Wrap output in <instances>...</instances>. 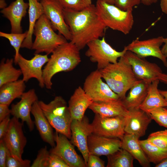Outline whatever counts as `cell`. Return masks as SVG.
Masks as SVG:
<instances>
[{"label": "cell", "mask_w": 167, "mask_h": 167, "mask_svg": "<svg viewBox=\"0 0 167 167\" xmlns=\"http://www.w3.org/2000/svg\"><path fill=\"white\" fill-rule=\"evenodd\" d=\"M50 152L46 146L38 151L36 158L31 165V167H48V162Z\"/></svg>", "instance_id": "obj_36"}, {"label": "cell", "mask_w": 167, "mask_h": 167, "mask_svg": "<svg viewBox=\"0 0 167 167\" xmlns=\"http://www.w3.org/2000/svg\"><path fill=\"white\" fill-rule=\"evenodd\" d=\"M23 127V123L13 117L11 119L7 129L2 139L12 156L21 160H23L22 155L27 142Z\"/></svg>", "instance_id": "obj_10"}, {"label": "cell", "mask_w": 167, "mask_h": 167, "mask_svg": "<svg viewBox=\"0 0 167 167\" xmlns=\"http://www.w3.org/2000/svg\"><path fill=\"white\" fill-rule=\"evenodd\" d=\"M10 116L0 122V139H2L7 129L11 120Z\"/></svg>", "instance_id": "obj_42"}, {"label": "cell", "mask_w": 167, "mask_h": 167, "mask_svg": "<svg viewBox=\"0 0 167 167\" xmlns=\"http://www.w3.org/2000/svg\"><path fill=\"white\" fill-rule=\"evenodd\" d=\"M38 101L33 104L31 111L34 118L35 124L43 140L54 147L55 144L52 127L40 107Z\"/></svg>", "instance_id": "obj_23"}, {"label": "cell", "mask_w": 167, "mask_h": 167, "mask_svg": "<svg viewBox=\"0 0 167 167\" xmlns=\"http://www.w3.org/2000/svg\"><path fill=\"white\" fill-rule=\"evenodd\" d=\"M88 48L85 55L90 61L97 63V69L100 70L106 67L110 63H115L118 59L124 55L126 49L118 51L107 43L104 36L101 39H97L92 41L87 45Z\"/></svg>", "instance_id": "obj_7"}, {"label": "cell", "mask_w": 167, "mask_h": 167, "mask_svg": "<svg viewBox=\"0 0 167 167\" xmlns=\"http://www.w3.org/2000/svg\"><path fill=\"white\" fill-rule=\"evenodd\" d=\"M71 142L77 147L83 157L87 166L89 153L88 146V136L92 133L91 124L84 116L80 121L73 120L71 126Z\"/></svg>", "instance_id": "obj_16"}, {"label": "cell", "mask_w": 167, "mask_h": 167, "mask_svg": "<svg viewBox=\"0 0 167 167\" xmlns=\"http://www.w3.org/2000/svg\"><path fill=\"white\" fill-rule=\"evenodd\" d=\"M38 103L52 127L56 132L71 139L73 120L65 99L57 96L49 103L42 101H38Z\"/></svg>", "instance_id": "obj_4"}, {"label": "cell", "mask_w": 167, "mask_h": 167, "mask_svg": "<svg viewBox=\"0 0 167 167\" xmlns=\"http://www.w3.org/2000/svg\"><path fill=\"white\" fill-rule=\"evenodd\" d=\"M141 3V0H115L114 5L122 10L127 11L133 10L134 7Z\"/></svg>", "instance_id": "obj_38"}, {"label": "cell", "mask_w": 167, "mask_h": 167, "mask_svg": "<svg viewBox=\"0 0 167 167\" xmlns=\"http://www.w3.org/2000/svg\"><path fill=\"white\" fill-rule=\"evenodd\" d=\"M48 167H69L67 163L57 155L50 153Z\"/></svg>", "instance_id": "obj_39"}, {"label": "cell", "mask_w": 167, "mask_h": 167, "mask_svg": "<svg viewBox=\"0 0 167 167\" xmlns=\"http://www.w3.org/2000/svg\"><path fill=\"white\" fill-rule=\"evenodd\" d=\"M102 79L99 70L97 69L92 72L85 79L83 88L93 102L120 99Z\"/></svg>", "instance_id": "obj_8"}, {"label": "cell", "mask_w": 167, "mask_h": 167, "mask_svg": "<svg viewBox=\"0 0 167 167\" xmlns=\"http://www.w3.org/2000/svg\"><path fill=\"white\" fill-rule=\"evenodd\" d=\"M56 145L49 151L63 160L69 167H85L84 160L76 152L74 145L65 135L57 132L54 133Z\"/></svg>", "instance_id": "obj_13"}, {"label": "cell", "mask_w": 167, "mask_h": 167, "mask_svg": "<svg viewBox=\"0 0 167 167\" xmlns=\"http://www.w3.org/2000/svg\"><path fill=\"white\" fill-rule=\"evenodd\" d=\"M63 10L71 35L70 41L80 50L91 41L104 36L107 28L101 20L94 5L80 11Z\"/></svg>", "instance_id": "obj_1"}, {"label": "cell", "mask_w": 167, "mask_h": 167, "mask_svg": "<svg viewBox=\"0 0 167 167\" xmlns=\"http://www.w3.org/2000/svg\"><path fill=\"white\" fill-rule=\"evenodd\" d=\"M14 59L5 58L2 59L0 64V87L8 83L18 80L22 75L19 69L14 67Z\"/></svg>", "instance_id": "obj_29"}, {"label": "cell", "mask_w": 167, "mask_h": 167, "mask_svg": "<svg viewBox=\"0 0 167 167\" xmlns=\"http://www.w3.org/2000/svg\"><path fill=\"white\" fill-rule=\"evenodd\" d=\"M158 79L160 81L167 84V74L162 73L159 75Z\"/></svg>", "instance_id": "obj_46"}, {"label": "cell", "mask_w": 167, "mask_h": 167, "mask_svg": "<svg viewBox=\"0 0 167 167\" xmlns=\"http://www.w3.org/2000/svg\"><path fill=\"white\" fill-rule=\"evenodd\" d=\"M40 1L44 14L49 20L54 30L58 31L67 40L71 41V35L65 19L63 8L55 0Z\"/></svg>", "instance_id": "obj_15"}, {"label": "cell", "mask_w": 167, "mask_h": 167, "mask_svg": "<svg viewBox=\"0 0 167 167\" xmlns=\"http://www.w3.org/2000/svg\"><path fill=\"white\" fill-rule=\"evenodd\" d=\"M160 6L162 11L167 15V0H160Z\"/></svg>", "instance_id": "obj_44"}, {"label": "cell", "mask_w": 167, "mask_h": 167, "mask_svg": "<svg viewBox=\"0 0 167 167\" xmlns=\"http://www.w3.org/2000/svg\"><path fill=\"white\" fill-rule=\"evenodd\" d=\"M48 54L41 55L34 54V56L30 60H28L20 54L17 61L18 64L23 75V80L28 82L31 79H36L41 88L45 87L43 77V66L49 61Z\"/></svg>", "instance_id": "obj_12"}, {"label": "cell", "mask_w": 167, "mask_h": 167, "mask_svg": "<svg viewBox=\"0 0 167 167\" xmlns=\"http://www.w3.org/2000/svg\"><path fill=\"white\" fill-rule=\"evenodd\" d=\"M157 1L158 0H141V2L144 5L149 6L156 3Z\"/></svg>", "instance_id": "obj_47"}, {"label": "cell", "mask_w": 167, "mask_h": 167, "mask_svg": "<svg viewBox=\"0 0 167 167\" xmlns=\"http://www.w3.org/2000/svg\"><path fill=\"white\" fill-rule=\"evenodd\" d=\"M38 0L39 1H40V0Z\"/></svg>", "instance_id": "obj_52"}, {"label": "cell", "mask_w": 167, "mask_h": 167, "mask_svg": "<svg viewBox=\"0 0 167 167\" xmlns=\"http://www.w3.org/2000/svg\"><path fill=\"white\" fill-rule=\"evenodd\" d=\"M139 142L150 162L157 165L167 158V149L157 147L147 139L139 140Z\"/></svg>", "instance_id": "obj_30"}, {"label": "cell", "mask_w": 167, "mask_h": 167, "mask_svg": "<svg viewBox=\"0 0 167 167\" xmlns=\"http://www.w3.org/2000/svg\"><path fill=\"white\" fill-rule=\"evenodd\" d=\"M28 7V3L25 2L24 0H15L1 10L0 12L10 22L11 33H22L21 22Z\"/></svg>", "instance_id": "obj_20"}, {"label": "cell", "mask_w": 167, "mask_h": 167, "mask_svg": "<svg viewBox=\"0 0 167 167\" xmlns=\"http://www.w3.org/2000/svg\"><path fill=\"white\" fill-rule=\"evenodd\" d=\"M145 112L159 125L167 128V109L158 107Z\"/></svg>", "instance_id": "obj_34"}, {"label": "cell", "mask_w": 167, "mask_h": 167, "mask_svg": "<svg viewBox=\"0 0 167 167\" xmlns=\"http://www.w3.org/2000/svg\"><path fill=\"white\" fill-rule=\"evenodd\" d=\"M122 141L117 138L108 137L91 134L88 137L89 154L108 156L121 148Z\"/></svg>", "instance_id": "obj_18"}, {"label": "cell", "mask_w": 167, "mask_h": 167, "mask_svg": "<svg viewBox=\"0 0 167 167\" xmlns=\"http://www.w3.org/2000/svg\"><path fill=\"white\" fill-rule=\"evenodd\" d=\"M125 55L135 76L139 80L151 83L158 79V76L162 73L161 68L157 64L150 62L131 52L126 51Z\"/></svg>", "instance_id": "obj_14"}, {"label": "cell", "mask_w": 167, "mask_h": 167, "mask_svg": "<svg viewBox=\"0 0 167 167\" xmlns=\"http://www.w3.org/2000/svg\"><path fill=\"white\" fill-rule=\"evenodd\" d=\"M35 38L32 48L35 54H49L59 46L67 42L62 35L56 33L50 22L43 14L36 22L33 32Z\"/></svg>", "instance_id": "obj_6"}, {"label": "cell", "mask_w": 167, "mask_h": 167, "mask_svg": "<svg viewBox=\"0 0 167 167\" xmlns=\"http://www.w3.org/2000/svg\"><path fill=\"white\" fill-rule=\"evenodd\" d=\"M155 167H167V158L156 165Z\"/></svg>", "instance_id": "obj_48"}, {"label": "cell", "mask_w": 167, "mask_h": 167, "mask_svg": "<svg viewBox=\"0 0 167 167\" xmlns=\"http://www.w3.org/2000/svg\"><path fill=\"white\" fill-rule=\"evenodd\" d=\"M147 139L162 149H167V129L151 133Z\"/></svg>", "instance_id": "obj_35"}, {"label": "cell", "mask_w": 167, "mask_h": 167, "mask_svg": "<svg viewBox=\"0 0 167 167\" xmlns=\"http://www.w3.org/2000/svg\"><path fill=\"white\" fill-rule=\"evenodd\" d=\"M79 51L70 41L55 49L43 69V77L46 88L51 89L52 79L55 74L60 72L71 71L80 63L81 58Z\"/></svg>", "instance_id": "obj_2"}, {"label": "cell", "mask_w": 167, "mask_h": 167, "mask_svg": "<svg viewBox=\"0 0 167 167\" xmlns=\"http://www.w3.org/2000/svg\"><path fill=\"white\" fill-rule=\"evenodd\" d=\"M159 91L161 94L164 97L166 101H167V91L159 90Z\"/></svg>", "instance_id": "obj_50"}, {"label": "cell", "mask_w": 167, "mask_h": 167, "mask_svg": "<svg viewBox=\"0 0 167 167\" xmlns=\"http://www.w3.org/2000/svg\"><path fill=\"white\" fill-rule=\"evenodd\" d=\"M28 31L24 33H6L2 32H0V36L7 39L11 45L13 47L15 51V54L14 58V63L17 64L18 58L20 53L19 49L23 42L26 38Z\"/></svg>", "instance_id": "obj_32"}, {"label": "cell", "mask_w": 167, "mask_h": 167, "mask_svg": "<svg viewBox=\"0 0 167 167\" xmlns=\"http://www.w3.org/2000/svg\"><path fill=\"white\" fill-rule=\"evenodd\" d=\"M164 44L161 49V52L163 55L166 58H167V37L164 38Z\"/></svg>", "instance_id": "obj_45"}, {"label": "cell", "mask_w": 167, "mask_h": 167, "mask_svg": "<svg viewBox=\"0 0 167 167\" xmlns=\"http://www.w3.org/2000/svg\"><path fill=\"white\" fill-rule=\"evenodd\" d=\"M29 25L27 36L23 42L21 48L31 49L33 42L32 36L37 21L44 14L42 5L38 0H28Z\"/></svg>", "instance_id": "obj_26"}, {"label": "cell", "mask_w": 167, "mask_h": 167, "mask_svg": "<svg viewBox=\"0 0 167 167\" xmlns=\"http://www.w3.org/2000/svg\"><path fill=\"white\" fill-rule=\"evenodd\" d=\"M95 6L101 20L106 27L125 35L129 33L134 24L133 10L123 11L102 0H97Z\"/></svg>", "instance_id": "obj_5"}, {"label": "cell", "mask_w": 167, "mask_h": 167, "mask_svg": "<svg viewBox=\"0 0 167 167\" xmlns=\"http://www.w3.org/2000/svg\"><path fill=\"white\" fill-rule=\"evenodd\" d=\"M95 114L101 116L112 117L126 116L129 112L122 100L93 102L89 107Z\"/></svg>", "instance_id": "obj_22"}, {"label": "cell", "mask_w": 167, "mask_h": 167, "mask_svg": "<svg viewBox=\"0 0 167 167\" xmlns=\"http://www.w3.org/2000/svg\"><path fill=\"white\" fill-rule=\"evenodd\" d=\"M152 120L146 112L139 108L129 110L126 116L125 133L133 134L139 138L143 136Z\"/></svg>", "instance_id": "obj_19"}, {"label": "cell", "mask_w": 167, "mask_h": 167, "mask_svg": "<svg viewBox=\"0 0 167 167\" xmlns=\"http://www.w3.org/2000/svg\"><path fill=\"white\" fill-rule=\"evenodd\" d=\"M151 83L140 80L130 89L127 95L122 100L128 110L139 108L147 95Z\"/></svg>", "instance_id": "obj_25"}, {"label": "cell", "mask_w": 167, "mask_h": 167, "mask_svg": "<svg viewBox=\"0 0 167 167\" xmlns=\"http://www.w3.org/2000/svg\"><path fill=\"white\" fill-rule=\"evenodd\" d=\"M63 9L80 11L90 6L92 0H55Z\"/></svg>", "instance_id": "obj_33"}, {"label": "cell", "mask_w": 167, "mask_h": 167, "mask_svg": "<svg viewBox=\"0 0 167 167\" xmlns=\"http://www.w3.org/2000/svg\"><path fill=\"white\" fill-rule=\"evenodd\" d=\"M22 79L5 84L0 87V104L9 106L15 99L20 98L26 88Z\"/></svg>", "instance_id": "obj_27"}, {"label": "cell", "mask_w": 167, "mask_h": 167, "mask_svg": "<svg viewBox=\"0 0 167 167\" xmlns=\"http://www.w3.org/2000/svg\"><path fill=\"white\" fill-rule=\"evenodd\" d=\"M164 38L162 36L143 40L137 38L124 48L127 51L131 52L142 58L149 56L156 58L167 67V58L162 54L160 48L164 43Z\"/></svg>", "instance_id": "obj_11"}, {"label": "cell", "mask_w": 167, "mask_h": 167, "mask_svg": "<svg viewBox=\"0 0 167 167\" xmlns=\"http://www.w3.org/2000/svg\"><path fill=\"white\" fill-rule=\"evenodd\" d=\"M125 119L126 116L106 117L95 114L91 124L92 133L104 137L117 138L121 139L125 134Z\"/></svg>", "instance_id": "obj_9"}, {"label": "cell", "mask_w": 167, "mask_h": 167, "mask_svg": "<svg viewBox=\"0 0 167 167\" xmlns=\"http://www.w3.org/2000/svg\"><path fill=\"white\" fill-rule=\"evenodd\" d=\"M87 167H104V161L101 159L99 156L89 154L87 163Z\"/></svg>", "instance_id": "obj_40"}, {"label": "cell", "mask_w": 167, "mask_h": 167, "mask_svg": "<svg viewBox=\"0 0 167 167\" xmlns=\"http://www.w3.org/2000/svg\"><path fill=\"white\" fill-rule=\"evenodd\" d=\"M159 82L158 79H156L150 84L147 95L139 108L145 111L157 107H167V101L158 89Z\"/></svg>", "instance_id": "obj_28"}, {"label": "cell", "mask_w": 167, "mask_h": 167, "mask_svg": "<svg viewBox=\"0 0 167 167\" xmlns=\"http://www.w3.org/2000/svg\"><path fill=\"white\" fill-rule=\"evenodd\" d=\"M20 101L15 104L11 105V114L22 122L27 124L30 131H32L34 127L35 123L31 119L30 114L33 104L38 101V98L34 89L24 92Z\"/></svg>", "instance_id": "obj_17"}, {"label": "cell", "mask_w": 167, "mask_h": 167, "mask_svg": "<svg viewBox=\"0 0 167 167\" xmlns=\"http://www.w3.org/2000/svg\"><path fill=\"white\" fill-rule=\"evenodd\" d=\"M8 149L2 139H0V167H6Z\"/></svg>", "instance_id": "obj_41"}, {"label": "cell", "mask_w": 167, "mask_h": 167, "mask_svg": "<svg viewBox=\"0 0 167 167\" xmlns=\"http://www.w3.org/2000/svg\"><path fill=\"white\" fill-rule=\"evenodd\" d=\"M99 70L102 78L122 100L128 91L140 80L135 76L125 54L117 62L110 63Z\"/></svg>", "instance_id": "obj_3"}, {"label": "cell", "mask_w": 167, "mask_h": 167, "mask_svg": "<svg viewBox=\"0 0 167 167\" xmlns=\"http://www.w3.org/2000/svg\"><path fill=\"white\" fill-rule=\"evenodd\" d=\"M6 167H29L31 166L30 160H19L13 157L8 150L6 162Z\"/></svg>", "instance_id": "obj_37"}, {"label": "cell", "mask_w": 167, "mask_h": 167, "mask_svg": "<svg viewBox=\"0 0 167 167\" xmlns=\"http://www.w3.org/2000/svg\"><path fill=\"white\" fill-rule=\"evenodd\" d=\"M139 139L133 134L125 133L121 139V148L127 151L142 167H150V162L142 148Z\"/></svg>", "instance_id": "obj_24"}, {"label": "cell", "mask_w": 167, "mask_h": 167, "mask_svg": "<svg viewBox=\"0 0 167 167\" xmlns=\"http://www.w3.org/2000/svg\"><path fill=\"white\" fill-rule=\"evenodd\" d=\"M107 157V167H133L134 158L127 151L122 148Z\"/></svg>", "instance_id": "obj_31"}, {"label": "cell", "mask_w": 167, "mask_h": 167, "mask_svg": "<svg viewBox=\"0 0 167 167\" xmlns=\"http://www.w3.org/2000/svg\"><path fill=\"white\" fill-rule=\"evenodd\" d=\"M92 102L82 87L79 86L76 88L68 103V108L72 120H81L86 110Z\"/></svg>", "instance_id": "obj_21"}, {"label": "cell", "mask_w": 167, "mask_h": 167, "mask_svg": "<svg viewBox=\"0 0 167 167\" xmlns=\"http://www.w3.org/2000/svg\"><path fill=\"white\" fill-rule=\"evenodd\" d=\"M103 1L111 4L114 5L115 0H102Z\"/></svg>", "instance_id": "obj_51"}, {"label": "cell", "mask_w": 167, "mask_h": 167, "mask_svg": "<svg viewBox=\"0 0 167 167\" xmlns=\"http://www.w3.org/2000/svg\"><path fill=\"white\" fill-rule=\"evenodd\" d=\"M9 106L0 104V122L11 114V109Z\"/></svg>", "instance_id": "obj_43"}, {"label": "cell", "mask_w": 167, "mask_h": 167, "mask_svg": "<svg viewBox=\"0 0 167 167\" xmlns=\"http://www.w3.org/2000/svg\"><path fill=\"white\" fill-rule=\"evenodd\" d=\"M7 7V4L5 0H0V8L3 9Z\"/></svg>", "instance_id": "obj_49"}]
</instances>
